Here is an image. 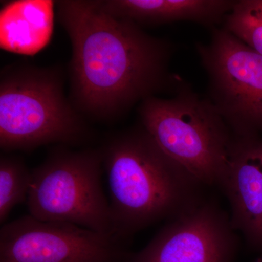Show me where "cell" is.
I'll use <instances>...</instances> for the list:
<instances>
[{"label":"cell","instance_id":"6da1fadb","mask_svg":"<svg viewBox=\"0 0 262 262\" xmlns=\"http://www.w3.org/2000/svg\"><path fill=\"white\" fill-rule=\"evenodd\" d=\"M72 45L71 99L79 112L108 120L168 84V45L115 16L101 0L56 1Z\"/></svg>","mask_w":262,"mask_h":262},{"label":"cell","instance_id":"4fadbf2b","mask_svg":"<svg viewBox=\"0 0 262 262\" xmlns=\"http://www.w3.org/2000/svg\"><path fill=\"white\" fill-rule=\"evenodd\" d=\"M225 19L226 30L262 56V0L236 1Z\"/></svg>","mask_w":262,"mask_h":262},{"label":"cell","instance_id":"5bb4252c","mask_svg":"<svg viewBox=\"0 0 262 262\" xmlns=\"http://www.w3.org/2000/svg\"><path fill=\"white\" fill-rule=\"evenodd\" d=\"M254 262H262V256H261V257L258 258L257 259H256V261Z\"/></svg>","mask_w":262,"mask_h":262},{"label":"cell","instance_id":"7c38bea8","mask_svg":"<svg viewBox=\"0 0 262 262\" xmlns=\"http://www.w3.org/2000/svg\"><path fill=\"white\" fill-rule=\"evenodd\" d=\"M32 179L21 158L2 155L0 158V222L4 224L17 205L27 201Z\"/></svg>","mask_w":262,"mask_h":262},{"label":"cell","instance_id":"52a82bcc","mask_svg":"<svg viewBox=\"0 0 262 262\" xmlns=\"http://www.w3.org/2000/svg\"><path fill=\"white\" fill-rule=\"evenodd\" d=\"M127 241L28 215L0 229V262H127Z\"/></svg>","mask_w":262,"mask_h":262},{"label":"cell","instance_id":"7a4b0ae2","mask_svg":"<svg viewBox=\"0 0 262 262\" xmlns=\"http://www.w3.org/2000/svg\"><path fill=\"white\" fill-rule=\"evenodd\" d=\"M115 235L173 218L196 202V183L171 161L144 128L114 136L101 148Z\"/></svg>","mask_w":262,"mask_h":262},{"label":"cell","instance_id":"3957f363","mask_svg":"<svg viewBox=\"0 0 262 262\" xmlns=\"http://www.w3.org/2000/svg\"><path fill=\"white\" fill-rule=\"evenodd\" d=\"M91 137L65 96L60 68L15 63L0 75V147L28 151L51 144L75 145Z\"/></svg>","mask_w":262,"mask_h":262},{"label":"cell","instance_id":"9c48e42d","mask_svg":"<svg viewBox=\"0 0 262 262\" xmlns=\"http://www.w3.org/2000/svg\"><path fill=\"white\" fill-rule=\"evenodd\" d=\"M234 135L229 162L220 183L232 209L231 226L262 253V138Z\"/></svg>","mask_w":262,"mask_h":262},{"label":"cell","instance_id":"5b68a950","mask_svg":"<svg viewBox=\"0 0 262 262\" xmlns=\"http://www.w3.org/2000/svg\"><path fill=\"white\" fill-rule=\"evenodd\" d=\"M103 170L101 149L56 148L32 170L29 215L114 234L110 202L101 182Z\"/></svg>","mask_w":262,"mask_h":262},{"label":"cell","instance_id":"30bf717a","mask_svg":"<svg viewBox=\"0 0 262 262\" xmlns=\"http://www.w3.org/2000/svg\"><path fill=\"white\" fill-rule=\"evenodd\" d=\"M56 2L18 0L4 3L0 12V47L24 56H34L51 41Z\"/></svg>","mask_w":262,"mask_h":262},{"label":"cell","instance_id":"ba28073f","mask_svg":"<svg viewBox=\"0 0 262 262\" xmlns=\"http://www.w3.org/2000/svg\"><path fill=\"white\" fill-rule=\"evenodd\" d=\"M230 227L213 207L194 203L127 262H231L234 241Z\"/></svg>","mask_w":262,"mask_h":262},{"label":"cell","instance_id":"8fae6325","mask_svg":"<svg viewBox=\"0 0 262 262\" xmlns=\"http://www.w3.org/2000/svg\"><path fill=\"white\" fill-rule=\"evenodd\" d=\"M105 9L136 24H160L193 20L203 24L220 21L236 1L225 0H101Z\"/></svg>","mask_w":262,"mask_h":262},{"label":"cell","instance_id":"8992f818","mask_svg":"<svg viewBox=\"0 0 262 262\" xmlns=\"http://www.w3.org/2000/svg\"><path fill=\"white\" fill-rule=\"evenodd\" d=\"M210 79L212 104L234 135L262 130V56L226 29L198 47Z\"/></svg>","mask_w":262,"mask_h":262},{"label":"cell","instance_id":"277c9868","mask_svg":"<svg viewBox=\"0 0 262 262\" xmlns=\"http://www.w3.org/2000/svg\"><path fill=\"white\" fill-rule=\"evenodd\" d=\"M143 128L167 157L199 184H220L234 135L209 100L189 91L151 96L139 106Z\"/></svg>","mask_w":262,"mask_h":262}]
</instances>
